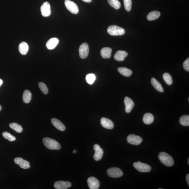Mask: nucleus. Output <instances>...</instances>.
<instances>
[{"instance_id":"f257e3e1","label":"nucleus","mask_w":189,"mask_h":189,"mask_svg":"<svg viewBox=\"0 0 189 189\" xmlns=\"http://www.w3.org/2000/svg\"><path fill=\"white\" fill-rule=\"evenodd\" d=\"M43 144L47 149L52 150H59L61 148L60 144L56 140L48 137L43 139Z\"/></svg>"},{"instance_id":"f03ea898","label":"nucleus","mask_w":189,"mask_h":189,"mask_svg":"<svg viewBox=\"0 0 189 189\" xmlns=\"http://www.w3.org/2000/svg\"><path fill=\"white\" fill-rule=\"evenodd\" d=\"M160 161L164 165L167 166H171L174 165V161L171 156L165 152H161L158 155Z\"/></svg>"},{"instance_id":"7ed1b4c3","label":"nucleus","mask_w":189,"mask_h":189,"mask_svg":"<svg viewBox=\"0 0 189 189\" xmlns=\"http://www.w3.org/2000/svg\"><path fill=\"white\" fill-rule=\"evenodd\" d=\"M108 33L112 36H122L125 33L124 29L116 25H112L108 28Z\"/></svg>"},{"instance_id":"20e7f679","label":"nucleus","mask_w":189,"mask_h":189,"mask_svg":"<svg viewBox=\"0 0 189 189\" xmlns=\"http://www.w3.org/2000/svg\"><path fill=\"white\" fill-rule=\"evenodd\" d=\"M133 166L135 169L141 172H149L151 169L150 166L146 164L141 163L140 161L135 162Z\"/></svg>"},{"instance_id":"39448f33","label":"nucleus","mask_w":189,"mask_h":189,"mask_svg":"<svg viewBox=\"0 0 189 189\" xmlns=\"http://www.w3.org/2000/svg\"><path fill=\"white\" fill-rule=\"evenodd\" d=\"M107 173L110 177L114 178H120L123 175L122 170L118 167L109 168L107 171Z\"/></svg>"},{"instance_id":"423d86ee","label":"nucleus","mask_w":189,"mask_h":189,"mask_svg":"<svg viewBox=\"0 0 189 189\" xmlns=\"http://www.w3.org/2000/svg\"><path fill=\"white\" fill-rule=\"evenodd\" d=\"M65 4L67 9L72 13L77 14L79 13V10L78 6L73 1L70 0H65Z\"/></svg>"},{"instance_id":"0eeeda50","label":"nucleus","mask_w":189,"mask_h":189,"mask_svg":"<svg viewBox=\"0 0 189 189\" xmlns=\"http://www.w3.org/2000/svg\"><path fill=\"white\" fill-rule=\"evenodd\" d=\"M89 46L87 43H83L80 45L79 48L80 57L85 59L88 57L89 53Z\"/></svg>"},{"instance_id":"6e6552de","label":"nucleus","mask_w":189,"mask_h":189,"mask_svg":"<svg viewBox=\"0 0 189 189\" xmlns=\"http://www.w3.org/2000/svg\"><path fill=\"white\" fill-rule=\"evenodd\" d=\"M127 141L131 144L137 145L140 144L142 142L143 139L139 135L131 134L127 137Z\"/></svg>"},{"instance_id":"1a4fd4ad","label":"nucleus","mask_w":189,"mask_h":189,"mask_svg":"<svg viewBox=\"0 0 189 189\" xmlns=\"http://www.w3.org/2000/svg\"><path fill=\"white\" fill-rule=\"evenodd\" d=\"M88 186L90 189H98L100 186V183L97 178L91 176L87 180Z\"/></svg>"},{"instance_id":"9d476101","label":"nucleus","mask_w":189,"mask_h":189,"mask_svg":"<svg viewBox=\"0 0 189 189\" xmlns=\"http://www.w3.org/2000/svg\"><path fill=\"white\" fill-rule=\"evenodd\" d=\"M94 149L95 152L93 157L94 160L97 161H100L103 156V150L100 147L99 145L97 144L94 145Z\"/></svg>"},{"instance_id":"9b49d317","label":"nucleus","mask_w":189,"mask_h":189,"mask_svg":"<svg viewBox=\"0 0 189 189\" xmlns=\"http://www.w3.org/2000/svg\"><path fill=\"white\" fill-rule=\"evenodd\" d=\"M15 163L20 167L24 169H28L30 167V163L28 161L24 160L22 158L17 157L14 159Z\"/></svg>"},{"instance_id":"f8f14e48","label":"nucleus","mask_w":189,"mask_h":189,"mask_svg":"<svg viewBox=\"0 0 189 189\" xmlns=\"http://www.w3.org/2000/svg\"><path fill=\"white\" fill-rule=\"evenodd\" d=\"M43 17H47L51 14V6L48 2H45L43 3L40 8Z\"/></svg>"},{"instance_id":"ddd939ff","label":"nucleus","mask_w":189,"mask_h":189,"mask_svg":"<svg viewBox=\"0 0 189 189\" xmlns=\"http://www.w3.org/2000/svg\"><path fill=\"white\" fill-rule=\"evenodd\" d=\"M71 186L70 182L63 181L56 182L54 184V188L57 189H67L70 188Z\"/></svg>"},{"instance_id":"4468645a","label":"nucleus","mask_w":189,"mask_h":189,"mask_svg":"<svg viewBox=\"0 0 189 189\" xmlns=\"http://www.w3.org/2000/svg\"><path fill=\"white\" fill-rule=\"evenodd\" d=\"M124 102L125 106V112L128 113L131 112L134 106V102L132 100L128 97H125Z\"/></svg>"},{"instance_id":"2eb2a0df","label":"nucleus","mask_w":189,"mask_h":189,"mask_svg":"<svg viewBox=\"0 0 189 189\" xmlns=\"http://www.w3.org/2000/svg\"><path fill=\"white\" fill-rule=\"evenodd\" d=\"M100 123L105 128L108 129H112L114 128V124L112 121L108 118H103L100 120Z\"/></svg>"},{"instance_id":"dca6fc26","label":"nucleus","mask_w":189,"mask_h":189,"mask_svg":"<svg viewBox=\"0 0 189 189\" xmlns=\"http://www.w3.org/2000/svg\"><path fill=\"white\" fill-rule=\"evenodd\" d=\"M51 122L54 126L58 130L63 131L65 130V127L63 123L58 119L53 118L51 120Z\"/></svg>"},{"instance_id":"f3484780","label":"nucleus","mask_w":189,"mask_h":189,"mask_svg":"<svg viewBox=\"0 0 189 189\" xmlns=\"http://www.w3.org/2000/svg\"><path fill=\"white\" fill-rule=\"evenodd\" d=\"M59 40L56 38H51L47 42L46 46L48 50H53L55 48L58 44Z\"/></svg>"},{"instance_id":"a211bd4d","label":"nucleus","mask_w":189,"mask_h":189,"mask_svg":"<svg viewBox=\"0 0 189 189\" xmlns=\"http://www.w3.org/2000/svg\"><path fill=\"white\" fill-rule=\"evenodd\" d=\"M128 53L125 51H117L114 56V59L118 61H122L124 60L125 57L128 56Z\"/></svg>"},{"instance_id":"6ab92c4d","label":"nucleus","mask_w":189,"mask_h":189,"mask_svg":"<svg viewBox=\"0 0 189 189\" xmlns=\"http://www.w3.org/2000/svg\"><path fill=\"white\" fill-rule=\"evenodd\" d=\"M112 50L109 47H104L100 51V54L104 59L110 58L111 57Z\"/></svg>"},{"instance_id":"aec40b11","label":"nucleus","mask_w":189,"mask_h":189,"mask_svg":"<svg viewBox=\"0 0 189 189\" xmlns=\"http://www.w3.org/2000/svg\"><path fill=\"white\" fill-rule=\"evenodd\" d=\"M151 83L152 86L155 88L156 90L159 92H163L164 89L161 83H160L155 78H152L151 79Z\"/></svg>"},{"instance_id":"412c9836","label":"nucleus","mask_w":189,"mask_h":189,"mask_svg":"<svg viewBox=\"0 0 189 189\" xmlns=\"http://www.w3.org/2000/svg\"><path fill=\"white\" fill-rule=\"evenodd\" d=\"M29 50V46L27 43L22 42L19 45V50L20 54L25 55L28 53Z\"/></svg>"},{"instance_id":"4be33fe9","label":"nucleus","mask_w":189,"mask_h":189,"mask_svg":"<svg viewBox=\"0 0 189 189\" xmlns=\"http://www.w3.org/2000/svg\"><path fill=\"white\" fill-rule=\"evenodd\" d=\"M118 71L121 74L126 77H130L132 73V72L131 69L126 67L119 68Z\"/></svg>"},{"instance_id":"5701e85b","label":"nucleus","mask_w":189,"mask_h":189,"mask_svg":"<svg viewBox=\"0 0 189 189\" xmlns=\"http://www.w3.org/2000/svg\"><path fill=\"white\" fill-rule=\"evenodd\" d=\"M154 120L153 115L149 113H147L144 115L143 121L146 124H150L153 123Z\"/></svg>"},{"instance_id":"b1692460","label":"nucleus","mask_w":189,"mask_h":189,"mask_svg":"<svg viewBox=\"0 0 189 189\" xmlns=\"http://www.w3.org/2000/svg\"><path fill=\"white\" fill-rule=\"evenodd\" d=\"M161 16V13L159 11H152L148 14L147 16V19L149 21L157 19Z\"/></svg>"},{"instance_id":"393cba45","label":"nucleus","mask_w":189,"mask_h":189,"mask_svg":"<svg viewBox=\"0 0 189 189\" xmlns=\"http://www.w3.org/2000/svg\"><path fill=\"white\" fill-rule=\"evenodd\" d=\"M32 98V94L28 90H26L24 92L22 99L25 103H28L31 101Z\"/></svg>"},{"instance_id":"a878e982","label":"nucleus","mask_w":189,"mask_h":189,"mask_svg":"<svg viewBox=\"0 0 189 189\" xmlns=\"http://www.w3.org/2000/svg\"><path fill=\"white\" fill-rule=\"evenodd\" d=\"M9 126L10 128L18 133H21L23 130V129H22L21 125L18 124L17 123H11Z\"/></svg>"},{"instance_id":"bb28decb","label":"nucleus","mask_w":189,"mask_h":189,"mask_svg":"<svg viewBox=\"0 0 189 189\" xmlns=\"http://www.w3.org/2000/svg\"><path fill=\"white\" fill-rule=\"evenodd\" d=\"M180 124L183 126H188L189 125V116L188 115H185L182 116L180 118Z\"/></svg>"},{"instance_id":"cd10ccee","label":"nucleus","mask_w":189,"mask_h":189,"mask_svg":"<svg viewBox=\"0 0 189 189\" xmlns=\"http://www.w3.org/2000/svg\"><path fill=\"white\" fill-rule=\"evenodd\" d=\"M108 1L111 6L116 10L120 9L121 7V4L118 0H108Z\"/></svg>"},{"instance_id":"c85d7f7f","label":"nucleus","mask_w":189,"mask_h":189,"mask_svg":"<svg viewBox=\"0 0 189 189\" xmlns=\"http://www.w3.org/2000/svg\"><path fill=\"white\" fill-rule=\"evenodd\" d=\"M163 78L165 83L169 85H171L173 83V79L171 75L167 73L164 74Z\"/></svg>"},{"instance_id":"c756f323","label":"nucleus","mask_w":189,"mask_h":189,"mask_svg":"<svg viewBox=\"0 0 189 189\" xmlns=\"http://www.w3.org/2000/svg\"><path fill=\"white\" fill-rule=\"evenodd\" d=\"M96 78V76L94 74H88L86 76V81L88 84H90V85H92L95 81Z\"/></svg>"},{"instance_id":"7c9ffc66","label":"nucleus","mask_w":189,"mask_h":189,"mask_svg":"<svg viewBox=\"0 0 189 189\" xmlns=\"http://www.w3.org/2000/svg\"><path fill=\"white\" fill-rule=\"evenodd\" d=\"M3 136L6 139L10 141H16V138L15 137L12 135L9 132H4L2 133Z\"/></svg>"},{"instance_id":"2f4dec72","label":"nucleus","mask_w":189,"mask_h":189,"mask_svg":"<svg viewBox=\"0 0 189 189\" xmlns=\"http://www.w3.org/2000/svg\"><path fill=\"white\" fill-rule=\"evenodd\" d=\"M123 1L125 10L128 12L130 11L132 7V0H123Z\"/></svg>"},{"instance_id":"473e14b6","label":"nucleus","mask_w":189,"mask_h":189,"mask_svg":"<svg viewBox=\"0 0 189 189\" xmlns=\"http://www.w3.org/2000/svg\"><path fill=\"white\" fill-rule=\"evenodd\" d=\"M38 85L40 90L42 91L43 94H47L48 93V88H47L46 86L44 83H42V82H40V83H39Z\"/></svg>"},{"instance_id":"72a5a7b5","label":"nucleus","mask_w":189,"mask_h":189,"mask_svg":"<svg viewBox=\"0 0 189 189\" xmlns=\"http://www.w3.org/2000/svg\"><path fill=\"white\" fill-rule=\"evenodd\" d=\"M183 66L185 70L188 71H189V58L187 59L184 61L183 63Z\"/></svg>"},{"instance_id":"f704fd0d","label":"nucleus","mask_w":189,"mask_h":189,"mask_svg":"<svg viewBox=\"0 0 189 189\" xmlns=\"http://www.w3.org/2000/svg\"><path fill=\"white\" fill-rule=\"evenodd\" d=\"M186 180L187 183H188V186H189V174H188L186 175Z\"/></svg>"},{"instance_id":"c9c22d12","label":"nucleus","mask_w":189,"mask_h":189,"mask_svg":"<svg viewBox=\"0 0 189 189\" xmlns=\"http://www.w3.org/2000/svg\"><path fill=\"white\" fill-rule=\"evenodd\" d=\"M82 1L86 3H90L92 1V0H82Z\"/></svg>"},{"instance_id":"e433bc0d","label":"nucleus","mask_w":189,"mask_h":189,"mask_svg":"<svg viewBox=\"0 0 189 189\" xmlns=\"http://www.w3.org/2000/svg\"><path fill=\"white\" fill-rule=\"evenodd\" d=\"M3 83V81L1 79H0V87H1V86L2 85Z\"/></svg>"},{"instance_id":"4c0bfd02","label":"nucleus","mask_w":189,"mask_h":189,"mask_svg":"<svg viewBox=\"0 0 189 189\" xmlns=\"http://www.w3.org/2000/svg\"><path fill=\"white\" fill-rule=\"evenodd\" d=\"M1 105H0V111H1Z\"/></svg>"},{"instance_id":"58836bf2","label":"nucleus","mask_w":189,"mask_h":189,"mask_svg":"<svg viewBox=\"0 0 189 189\" xmlns=\"http://www.w3.org/2000/svg\"><path fill=\"white\" fill-rule=\"evenodd\" d=\"M76 151H75V150H74L73 151V153H76Z\"/></svg>"},{"instance_id":"ea45409f","label":"nucleus","mask_w":189,"mask_h":189,"mask_svg":"<svg viewBox=\"0 0 189 189\" xmlns=\"http://www.w3.org/2000/svg\"><path fill=\"white\" fill-rule=\"evenodd\" d=\"M188 164H189V158H188Z\"/></svg>"}]
</instances>
